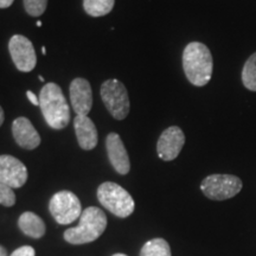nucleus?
<instances>
[{
	"mask_svg": "<svg viewBox=\"0 0 256 256\" xmlns=\"http://www.w3.org/2000/svg\"><path fill=\"white\" fill-rule=\"evenodd\" d=\"M183 69L191 84L204 87L210 82L214 72L211 51L200 42H191L183 51Z\"/></svg>",
	"mask_w": 256,
	"mask_h": 256,
	"instance_id": "f257e3e1",
	"label": "nucleus"
},
{
	"mask_svg": "<svg viewBox=\"0 0 256 256\" xmlns=\"http://www.w3.org/2000/svg\"><path fill=\"white\" fill-rule=\"evenodd\" d=\"M40 107L44 120L54 130H63L70 121V108L62 89L51 82L42 88L40 94Z\"/></svg>",
	"mask_w": 256,
	"mask_h": 256,
	"instance_id": "f03ea898",
	"label": "nucleus"
},
{
	"mask_svg": "<svg viewBox=\"0 0 256 256\" xmlns=\"http://www.w3.org/2000/svg\"><path fill=\"white\" fill-rule=\"evenodd\" d=\"M107 226V216L100 208L89 206L82 211L80 223L75 228L66 229L64 232V240L72 244H86L94 242Z\"/></svg>",
	"mask_w": 256,
	"mask_h": 256,
	"instance_id": "7ed1b4c3",
	"label": "nucleus"
},
{
	"mask_svg": "<svg viewBox=\"0 0 256 256\" xmlns=\"http://www.w3.org/2000/svg\"><path fill=\"white\" fill-rule=\"evenodd\" d=\"M98 200L102 206L120 218L130 216L136 209V203L130 192L112 182H106L98 186Z\"/></svg>",
	"mask_w": 256,
	"mask_h": 256,
	"instance_id": "20e7f679",
	"label": "nucleus"
},
{
	"mask_svg": "<svg viewBox=\"0 0 256 256\" xmlns=\"http://www.w3.org/2000/svg\"><path fill=\"white\" fill-rule=\"evenodd\" d=\"M242 180L232 174H211L202 180L200 190L211 200H226L240 194Z\"/></svg>",
	"mask_w": 256,
	"mask_h": 256,
	"instance_id": "39448f33",
	"label": "nucleus"
},
{
	"mask_svg": "<svg viewBox=\"0 0 256 256\" xmlns=\"http://www.w3.org/2000/svg\"><path fill=\"white\" fill-rule=\"evenodd\" d=\"M100 94L102 101L112 116L116 120H124L130 113V104L126 87L118 80H107L102 83Z\"/></svg>",
	"mask_w": 256,
	"mask_h": 256,
	"instance_id": "423d86ee",
	"label": "nucleus"
},
{
	"mask_svg": "<svg viewBox=\"0 0 256 256\" xmlns=\"http://www.w3.org/2000/svg\"><path fill=\"white\" fill-rule=\"evenodd\" d=\"M50 214L58 224H70L81 217L82 206L78 197L72 191L63 190L51 197L49 203Z\"/></svg>",
	"mask_w": 256,
	"mask_h": 256,
	"instance_id": "0eeeda50",
	"label": "nucleus"
},
{
	"mask_svg": "<svg viewBox=\"0 0 256 256\" xmlns=\"http://www.w3.org/2000/svg\"><path fill=\"white\" fill-rule=\"evenodd\" d=\"M10 55L19 72H30L37 64L34 48L28 38L22 34H14L8 42Z\"/></svg>",
	"mask_w": 256,
	"mask_h": 256,
	"instance_id": "6e6552de",
	"label": "nucleus"
},
{
	"mask_svg": "<svg viewBox=\"0 0 256 256\" xmlns=\"http://www.w3.org/2000/svg\"><path fill=\"white\" fill-rule=\"evenodd\" d=\"M185 144V134L178 126H171L160 134L156 142L158 156L164 162H172L179 156Z\"/></svg>",
	"mask_w": 256,
	"mask_h": 256,
	"instance_id": "1a4fd4ad",
	"label": "nucleus"
},
{
	"mask_svg": "<svg viewBox=\"0 0 256 256\" xmlns=\"http://www.w3.org/2000/svg\"><path fill=\"white\" fill-rule=\"evenodd\" d=\"M28 168L20 160L12 156H0V183L19 188L26 183Z\"/></svg>",
	"mask_w": 256,
	"mask_h": 256,
	"instance_id": "9d476101",
	"label": "nucleus"
},
{
	"mask_svg": "<svg viewBox=\"0 0 256 256\" xmlns=\"http://www.w3.org/2000/svg\"><path fill=\"white\" fill-rule=\"evenodd\" d=\"M70 101L72 110L78 115H88L92 107V90L86 78H78L72 80L69 87Z\"/></svg>",
	"mask_w": 256,
	"mask_h": 256,
	"instance_id": "9b49d317",
	"label": "nucleus"
},
{
	"mask_svg": "<svg viewBox=\"0 0 256 256\" xmlns=\"http://www.w3.org/2000/svg\"><path fill=\"white\" fill-rule=\"evenodd\" d=\"M106 148H107L108 159L115 171L120 174H127L130 170V156L119 134H108L106 139Z\"/></svg>",
	"mask_w": 256,
	"mask_h": 256,
	"instance_id": "f8f14e48",
	"label": "nucleus"
},
{
	"mask_svg": "<svg viewBox=\"0 0 256 256\" xmlns=\"http://www.w3.org/2000/svg\"><path fill=\"white\" fill-rule=\"evenodd\" d=\"M12 134L22 148L34 150L40 146V136L28 118L20 116L12 124Z\"/></svg>",
	"mask_w": 256,
	"mask_h": 256,
	"instance_id": "ddd939ff",
	"label": "nucleus"
},
{
	"mask_svg": "<svg viewBox=\"0 0 256 256\" xmlns=\"http://www.w3.org/2000/svg\"><path fill=\"white\" fill-rule=\"evenodd\" d=\"M74 127L80 147L86 151L95 148L98 142V136L95 124L90 118H88V115H76L74 119Z\"/></svg>",
	"mask_w": 256,
	"mask_h": 256,
	"instance_id": "4468645a",
	"label": "nucleus"
},
{
	"mask_svg": "<svg viewBox=\"0 0 256 256\" xmlns=\"http://www.w3.org/2000/svg\"><path fill=\"white\" fill-rule=\"evenodd\" d=\"M18 226L22 232L32 238H40L46 230L43 220L31 211L22 214L18 220Z\"/></svg>",
	"mask_w": 256,
	"mask_h": 256,
	"instance_id": "2eb2a0df",
	"label": "nucleus"
},
{
	"mask_svg": "<svg viewBox=\"0 0 256 256\" xmlns=\"http://www.w3.org/2000/svg\"><path fill=\"white\" fill-rule=\"evenodd\" d=\"M115 0H83V8L92 17H104L110 14Z\"/></svg>",
	"mask_w": 256,
	"mask_h": 256,
	"instance_id": "dca6fc26",
	"label": "nucleus"
},
{
	"mask_svg": "<svg viewBox=\"0 0 256 256\" xmlns=\"http://www.w3.org/2000/svg\"><path fill=\"white\" fill-rule=\"evenodd\" d=\"M140 256H171V248L166 240L153 238L142 246Z\"/></svg>",
	"mask_w": 256,
	"mask_h": 256,
	"instance_id": "f3484780",
	"label": "nucleus"
},
{
	"mask_svg": "<svg viewBox=\"0 0 256 256\" xmlns=\"http://www.w3.org/2000/svg\"><path fill=\"white\" fill-rule=\"evenodd\" d=\"M242 83L248 90L256 92V52L252 54L243 66Z\"/></svg>",
	"mask_w": 256,
	"mask_h": 256,
	"instance_id": "a211bd4d",
	"label": "nucleus"
},
{
	"mask_svg": "<svg viewBox=\"0 0 256 256\" xmlns=\"http://www.w3.org/2000/svg\"><path fill=\"white\" fill-rule=\"evenodd\" d=\"M48 0H24V8L28 14L32 17H38L46 12Z\"/></svg>",
	"mask_w": 256,
	"mask_h": 256,
	"instance_id": "6ab92c4d",
	"label": "nucleus"
},
{
	"mask_svg": "<svg viewBox=\"0 0 256 256\" xmlns=\"http://www.w3.org/2000/svg\"><path fill=\"white\" fill-rule=\"evenodd\" d=\"M0 204L4 206H12L16 204L14 188L2 183H0Z\"/></svg>",
	"mask_w": 256,
	"mask_h": 256,
	"instance_id": "aec40b11",
	"label": "nucleus"
},
{
	"mask_svg": "<svg viewBox=\"0 0 256 256\" xmlns=\"http://www.w3.org/2000/svg\"><path fill=\"white\" fill-rule=\"evenodd\" d=\"M10 256H36V252L30 246H23V247L16 249Z\"/></svg>",
	"mask_w": 256,
	"mask_h": 256,
	"instance_id": "412c9836",
	"label": "nucleus"
},
{
	"mask_svg": "<svg viewBox=\"0 0 256 256\" xmlns=\"http://www.w3.org/2000/svg\"><path fill=\"white\" fill-rule=\"evenodd\" d=\"M26 95H28V100H30V102H31L32 104H34V106H40V98H37V95L34 94V92L28 90Z\"/></svg>",
	"mask_w": 256,
	"mask_h": 256,
	"instance_id": "4be33fe9",
	"label": "nucleus"
},
{
	"mask_svg": "<svg viewBox=\"0 0 256 256\" xmlns=\"http://www.w3.org/2000/svg\"><path fill=\"white\" fill-rule=\"evenodd\" d=\"M14 0H0V8H8L14 4Z\"/></svg>",
	"mask_w": 256,
	"mask_h": 256,
	"instance_id": "5701e85b",
	"label": "nucleus"
},
{
	"mask_svg": "<svg viewBox=\"0 0 256 256\" xmlns=\"http://www.w3.org/2000/svg\"><path fill=\"white\" fill-rule=\"evenodd\" d=\"M4 119H5V115H4V110H2V108L0 107V126H2V122H4Z\"/></svg>",
	"mask_w": 256,
	"mask_h": 256,
	"instance_id": "b1692460",
	"label": "nucleus"
},
{
	"mask_svg": "<svg viewBox=\"0 0 256 256\" xmlns=\"http://www.w3.org/2000/svg\"><path fill=\"white\" fill-rule=\"evenodd\" d=\"M0 256H8V250L0 244Z\"/></svg>",
	"mask_w": 256,
	"mask_h": 256,
	"instance_id": "393cba45",
	"label": "nucleus"
},
{
	"mask_svg": "<svg viewBox=\"0 0 256 256\" xmlns=\"http://www.w3.org/2000/svg\"><path fill=\"white\" fill-rule=\"evenodd\" d=\"M42 52H43V55H46V46L42 48Z\"/></svg>",
	"mask_w": 256,
	"mask_h": 256,
	"instance_id": "a878e982",
	"label": "nucleus"
},
{
	"mask_svg": "<svg viewBox=\"0 0 256 256\" xmlns=\"http://www.w3.org/2000/svg\"><path fill=\"white\" fill-rule=\"evenodd\" d=\"M37 26H38V28H40V26H42V22H40V20H38V22H37Z\"/></svg>",
	"mask_w": 256,
	"mask_h": 256,
	"instance_id": "bb28decb",
	"label": "nucleus"
},
{
	"mask_svg": "<svg viewBox=\"0 0 256 256\" xmlns=\"http://www.w3.org/2000/svg\"><path fill=\"white\" fill-rule=\"evenodd\" d=\"M38 78H40L42 82H44V78H43V76H40H40H38Z\"/></svg>",
	"mask_w": 256,
	"mask_h": 256,
	"instance_id": "cd10ccee",
	"label": "nucleus"
},
{
	"mask_svg": "<svg viewBox=\"0 0 256 256\" xmlns=\"http://www.w3.org/2000/svg\"><path fill=\"white\" fill-rule=\"evenodd\" d=\"M113 256H127V255H124V254H114Z\"/></svg>",
	"mask_w": 256,
	"mask_h": 256,
	"instance_id": "c85d7f7f",
	"label": "nucleus"
}]
</instances>
